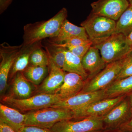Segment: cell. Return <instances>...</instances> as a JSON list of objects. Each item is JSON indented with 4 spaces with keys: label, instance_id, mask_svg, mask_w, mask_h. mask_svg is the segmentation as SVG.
<instances>
[{
    "label": "cell",
    "instance_id": "33",
    "mask_svg": "<svg viewBox=\"0 0 132 132\" xmlns=\"http://www.w3.org/2000/svg\"><path fill=\"white\" fill-rule=\"evenodd\" d=\"M101 132H127L123 131V130H121L120 128L118 129H113V130H104L102 131Z\"/></svg>",
    "mask_w": 132,
    "mask_h": 132
},
{
    "label": "cell",
    "instance_id": "21",
    "mask_svg": "<svg viewBox=\"0 0 132 132\" xmlns=\"http://www.w3.org/2000/svg\"><path fill=\"white\" fill-rule=\"evenodd\" d=\"M107 98L116 97L132 94V76L116 80L105 89Z\"/></svg>",
    "mask_w": 132,
    "mask_h": 132
},
{
    "label": "cell",
    "instance_id": "8",
    "mask_svg": "<svg viewBox=\"0 0 132 132\" xmlns=\"http://www.w3.org/2000/svg\"><path fill=\"white\" fill-rule=\"evenodd\" d=\"M127 95L106 98L93 102L86 106L73 111L74 118L81 120L92 117H102L119 104Z\"/></svg>",
    "mask_w": 132,
    "mask_h": 132
},
{
    "label": "cell",
    "instance_id": "30",
    "mask_svg": "<svg viewBox=\"0 0 132 132\" xmlns=\"http://www.w3.org/2000/svg\"><path fill=\"white\" fill-rule=\"evenodd\" d=\"M13 0H0V14H2L7 9Z\"/></svg>",
    "mask_w": 132,
    "mask_h": 132
},
{
    "label": "cell",
    "instance_id": "36",
    "mask_svg": "<svg viewBox=\"0 0 132 132\" xmlns=\"http://www.w3.org/2000/svg\"><path fill=\"white\" fill-rule=\"evenodd\" d=\"M130 5H132V0H128Z\"/></svg>",
    "mask_w": 132,
    "mask_h": 132
},
{
    "label": "cell",
    "instance_id": "26",
    "mask_svg": "<svg viewBox=\"0 0 132 132\" xmlns=\"http://www.w3.org/2000/svg\"><path fill=\"white\" fill-rule=\"evenodd\" d=\"M132 76V50L123 59V64L120 72L116 80Z\"/></svg>",
    "mask_w": 132,
    "mask_h": 132
},
{
    "label": "cell",
    "instance_id": "19",
    "mask_svg": "<svg viewBox=\"0 0 132 132\" xmlns=\"http://www.w3.org/2000/svg\"><path fill=\"white\" fill-rule=\"evenodd\" d=\"M41 47H42V41L36 42L25 47H22L11 68L9 77L12 78L18 72L24 71L29 65L31 54L36 49Z\"/></svg>",
    "mask_w": 132,
    "mask_h": 132
},
{
    "label": "cell",
    "instance_id": "12",
    "mask_svg": "<svg viewBox=\"0 0 132 132\" xmlns=\"http://www.w3.org/2000/svg\"><path fill=\"white\" fill-rule=\"evenodd\" d=\"M106 98L105 89L97 92L81 93L68 98L62 100L50 107L67 109L73 111Z\"/></svg>",
    "mask_w": 132,
    "mask_h": 132
},
{
    "label": "cell",
    "instance_id": "28",
    "mask_svg": "<svg viewBox=\"0 0 132 132\" xmlns=\"http://www.w3.org/2000/svg\"><path fill=\"white\" fill-rule=\"evenodd\" d=\"M92 45L93 44L90 43L87 45H80L75 47L68 48L67 49L73 54L82 59V57H84Z\"/></svg>",
    "mask_w": 132,
    "mask_h": 132
},
{
    "label": "cell",
    "instance_id": "31",
    "mask_svg": "<svg viewBox=\"0 0 132 132\" xmlns=\"http://www.w3.org/2000/svg\"><path fill=\"white\" fill-rule=\"evenodd\" d=\"M119 128L125 131L132 132V116L130 119L121 126Z\"/></svg>",
    "mask_w": 132,
    "mask_h": 132
},
{
    "label": "cell",
    "instance_id": "25",
    "mask_svg": "<svg viewBox=\"0 0 132 132\" xmlns=\"http://www.w3.org/2000/svg\"><path fill=\"white\" fill-rule=\"evenodd\" d=\"M49 58L46 51L42 47L38 48L31 54L29 60V65L34 66H48Z\"/></svg>",
    "mask_w": 132,
    "mask_h": 132
},
{
    "label": "cell",
    "instance_id": "15",
    "mask_svg": "<svg viewBox=\"0 0 132 132\" xmlns=\"http://www.w3.org/2000/svg\"><path fill=\"white\" fill-rule=\"evenodd\" d=\"M74 37L89 39L83 27L76 26L67 19L62 24L59 34L55 37L49 38L48 42L50 44H61Z\"/></svg>",
    "mask_w": 132,
    "mask_h": 132
},
{
    "label": "cell",
    "instance_id": "5",
    "mask_svg": "<svg viewBox=\"0 0 132 132\" xmlns=\"http://www.w3.org/2000/svg\"><path fill=\"white\" fill-rule=\"evenodd\" d=\"M62 100L58 94H38L27 98L18 99L10 96L2 97V102L23 112H31L50 108Z\"/></svg>",
    "mask_w": 132,
    "mask_h": 132
},
{
    "label": "cell",
    "instance_id": "14",
    "mask_svg": "<svg viewBox=\"0 0 132 132\" xmlns=\"http://www.w3.org/2000/svg\"><path fill=\"white\" fill-rule=\"evenodd\" d=\"M83 68L88 74L89 80L98 73L106 66L99 50L92 46L81 59Z\"/></svg>",
    "mask_w": 132,
    "mask_h": 132
},
{
    "label": "cell",
    "instance_id": "4",
    "mask_svg": "<svg viewBox=\"0 0 132 132\" xmlns=\"http://www.w3.org/2000/svg\"><path fill=\"white\" fill-rule=\"evenodd\" d=\"M93 46L99 50L107 64L122 60L132 50L131 42L121 34H114L103 42Z\"/></svg>",
    "mask_w": 132,
    "mask_h": 132
},
{
    "label": "cell",
    "instance_id": "3",
    "mask_svg": "<svg viewBox=\"0 0 132 132\" xmlns=\"http://www.w3.org/2000/svg\"><path fill=\"white\" fill-rule=\"evenodd\" d=\"M80 26L85 28L89 39L95 46L115 34L116 21L91 12Z\"/></svg>",
    "mask_w": 132,
    "mask_h": 132
},
{
    "label": "cell",
    "instance_id": "10",
    "mask_svg": "<svg viewBox=\"0 0 132 132\" xmlns=\"http://www.w3.org/2000/svg\"><path fill=\"white\" fill-rule=\"evenodd\" d=\"M132 116V109L127 95L119 104L102 117L104 130L119 128L130 119Z\"/></svg>",
    "mask_w": 132,
    "mask_h": 132
},
{
    "label": "cell",
    "instance_id": "2",
    "mask_svg": "<svg viewBox=\"0 0 132 132\" xmlns=\"http://www.w3.org/2000/svg\"><path fill=\"white\" fill-rule=\"evenodd\" d=\"M25 114L24 126L50 129L58 122L72 120L74 114L72 110L67 109L50 107L28 112Z\"/></svg>",
    "mask_w": 132,
    "mask_h": 132
},
{
    "label": "cell",
    "instance_id": "35",
    "mask_svg": "<svg viewBox=\"0 0 132 132\" xmlns=\"http://www.w3.org/2000/svg\"><path fill=\"white\" fill-rule=\"evenodd\" d=\"M128 38L130 40V41L131 42L132 44V32L130 33V34L128 36Z\"/></svg>",
    "mask_w": 132,
    "mask_h": 132
},
{
    "label": "cell",
    "instance_id": "23",
    "mask_svg": "<svg viewBox=\"0 0 132 132\" xmlns=\"http://www.w3.org/2000/svg\"><path fill=\"white\" fill-rule=\"evenodd\" d=\"M132 32V5H130L116 21L115 34L128 36Z\"/></svg>",
    "mask_w": 132,
    "mask_h": 132
},
{
    "label": "cell",
    "instance_id": "18",
    "mask_svg": "<svg viewBox=\"0 0 132 132\" xmlns=\"http://www.w3.org/2000/svg\"><path fill=\"white\" fill-rule=\"evenodd\" d=\"M13 77L10 97L18 99L30 97L33 92L32 87L30 82L25 78L22 72H18Z\"/></svg>",
    "mask_w": 132,
    "mask_h": 132
},
{
    "label": "cell",
    "instance_id": "1",
    "mask_svg": "<svg viewBox=\"0 0 132 132\" xmlns=\"http://www.w3.org/2000/svg\"><path fill=\"white\" fill-rule=\"evenodd\" d=\"M67 16V10L63 7L49 20L26 24L24 27L22 47L57 36Z\"/></svg>",
    "mask_w": 132,
    "mask_h": 132
},
{
    "label": "cell",
    "instance_id": "20",
    "mask_svg": "<svg viewBox=\"0 0 132 132\" xmlns=\"http://www.w3.org/2000/svg\"><path fill=\"white\" fill-rule=\"evenodd\" d=\"M65 60L62 70L68 72L74 73L80 75L86 81L88 74L82 66L81 59L64 48Z\"/></svg>",
    "mask_w": 132,
    "mask_h": 132
},
{
    "label": "cell",
    "instance_id": "29",
    "mask_svg": "<svg viewBox=\"0 0 132 132\" xmlns=\"http://www.w3.org/2000/svg\"><path fill=\"white\" fill-rule=\"evenodd\" d=\"M19 132H53L51 129L31 126H24Z\"/></svg>",
    "mask_w": 132,
    "mask_h": 132
},
{
    "label": "cell",
    "instance_id": "17",
    "mask_svg": "<svg viewBox=\"0 0 132 132\" xmlns=\"http://www.w3.org/2000/svg\"><path fill=\"white\" fill-rule=\"evenodd\" d=\"M25 114L18 110L0 104V120L14 130L19 132L24 126Z\"/></svg>",
    "mask_w": 132,
    "mask_h": 132
},
{
    "label": "cell",
    "instance_id": "27",
    "mask_svg": "<svg viewBox=\"0 0 132 132\" xmlns=\"http://www.w3.org/2000/svg\"><path fill=\"white\" fill-rule=\"evenodd\" d=\"M90 43H92L89 39H85L79 37H74L66 41L65 42L62 44L53 45L67 48L69 47L78 46L80 45H87Z\"/></svg>",
    "mask_w": 132,
    "mask_h": 132
},
{
    "label": "cell",
    "instance_id": "16",
    "mask_svg": "<svg viewBox=\"0 0 132 132\" xmlns=\"http://www.w3.org/2000/svg\"><path fill=\"white\" fill-rule=\"evenodd\" d=\"M86 81L81 76L74 73H65L64 82L57 94L62 100L68 98L79 93Z\"/></svg>",
    "mask_w": 132,
    "mask_h": 132
},
{
    "label": "cell",
    "instance_id": "11",
    "mask_svg": "<svg viewBox=\"0 0 132 132\" xmlns=\"http://www.w3.org/2000/svg\"><path fill=\"white\" fill-rule=\"evenodd\" d=\"M130 5L128 0H98L91 3V12L116 21Z\"/></svg>",
    "mask_w": 132,
    "mask_h": 132
},
{
    "label": "cell",
    "instance_id": "34",
    "mask_svg": "<svg viewBox=\"0 0 132 132\" xmlns=\"http://www.w3.org/2000/svg\"><path fill=\"white\" fill-rule=\"evenodd\" d=\"M129 97V100H130V105H131V107L132 109V94L128 95Z\"/></svg>",
    "mask_w": 132,
    "mask_h": 132
},
{
    "label": "cell",
    "instance_id": "13",
    "mask_svg": "<svg viewBox=\"0 0 132 132\" xmlns=\"http://www.w3.org/2000/svg\"><path fill=\"white\" fill-rule=\"evenodd\" d=\"M48 58L49 74L37 89L38 94H57L64 82L65 72L57 67L49 56Z\"/></svg>",
    "mask_w": 132,
    "mask_h": 132
},
{
    "label": "cell",
    "instance_id": "7",
    "mask_svg": "<svg viewBox=\"0 0 132 132\" xmlns=\"http://www.w3.org/2000/svg\"><path fill=\"white\" fill-rule=\"evenodd\" d=\"M62 121L51 130L53 132H100L104 130L102 118L92 117L81 120Z\"/></svg>",
    "mask_w": 132,
    "mask_h": 132
},
{
    "label": "cell",
    "instance_id": "24",
    "mask_svg": "<svg viewBox=\"0 0 132 132\" xmlns=\"http://www.w3.org/2000/svg\"><path fill=\"white\" fill-rule=\"evenodd\" d=\"M45 49L55 65L62 69L65 60L64 48L48 43L45 46Z\"/></svg>",
    "mask_w": 132,
    "mask_h": 132
},
{
    "label": "cell",
    "instance_id": "9",
    "mask_svg": "<svg viewBox=\"0 0 132 132\" xmlns=\"http://www.w3.org/2000/svg\"><path fill=\"white\" fill-rule=\"evenodd\" d=\"M22 44L11 46L6 42L0 45V93L1 97L5 94L7 87V80L15 61L20 53Z\"/></svg>",
    "mask_w": 132,
    "mask_h": 132
},
{
    "label": "cell",
    "instance_id": "37",
    "mask_svg": "<svg viewBox=\"0 0 132 132\" xmlns=\"http://www.w3.org/2000/svg\"></svg>",
    "mask_w": 132,
    "mask_h": 132
},
{
    "label": "cell",
    "instance_id": "6",
    "mask_svg": "<svg viewBox=\"0 0 132 132\" xmlns=\"http://www.w3.org/2000/svg\"><path fill=\"white\" fill-rule=\"evenodd\" d=\"M123 59L107 64L105 67L97 75L86 81L83 89L79 93L106 89L116 80L121 69Z\"/></svg>",
    "mask_w": 132,
    "mask_h": 132
},
{
    "label": "cell",
    "instance_id": "32",
    "mask_svg": "<svg viewBox=\"0 0 132 132\" xmlns=\"http://www.w3.org/2000/svg\"><path fill=\"white\" fill-rule=\"evenodd\" d=\"M0 132H15L11 127L0 120Z\"/></svg>",
    "mask_w": 132,
    "mask_h": 132
},
{
    "label": "cell",
    "instance_id": "22",
    "mask_svg": "<svg viewBox=\"0 0 132 132\" xmlns=\"http://www.w3.org/2000/svg\"><path fill=\"white\" fill-rule=\"evenodd\" d=\"M49 68L48 66H34L29 65L22 71L25 78L34 85H38L46 77Z\"/></svg>",
    "mask_w": 132,
    "mask_h": 132
}]
</instances>
